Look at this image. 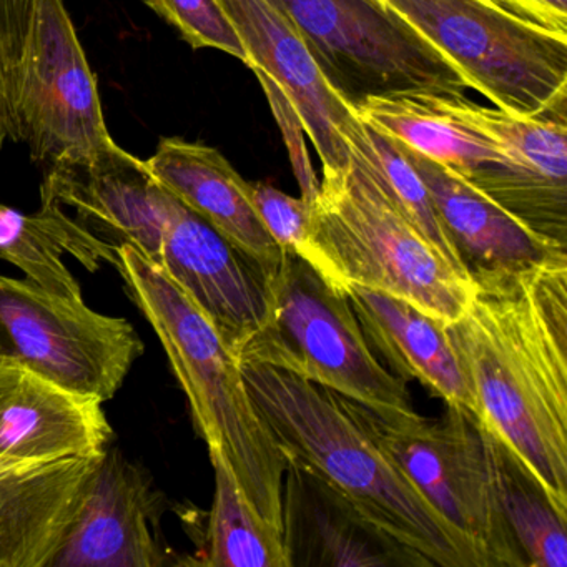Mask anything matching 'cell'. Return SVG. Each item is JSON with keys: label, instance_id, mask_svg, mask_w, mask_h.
Masks as SVG:
<instances>
[{"label": "cell", "instance_id": "obj_1", "mask_svg": "<svg viewBox=\"0 0 567 567\" xmlns=\"http://www.w3.org/2000/svg\"><path fill=\"white\" fill-rule=\"evenodd\" d=\"M446 327L477 417L567 519V255L473 277Z\"/></svg>", "mask_w": 567, "mask_h": 567}, {"label": "cell", "instance_id": "obj_2", "mask_svg": "<svg viewBox=\"0 0 567 567\" xmlns=\"http://www.w3.org/2000/svg\"><path fill=\"white\" fill-rule=\"evenodd\" d=\"M248 393L288 460L333 486L421 566L484 567L374 436L363 408L290 371L240 361Z\"/></svg>", "mask_w": 567, "mask_h": 567}, {"label": "cell", "instance_id": "obj_3", "mask_svg": "<svg viewBox=\"0 0 567 567\" xmlns=\"http://www.w3.org/2000/svg\"><path fill=\"white\" fill-rule=\"evenodd\" d=\"M128 297L161 340L208 453L225 457L258 516L284 536L288 460L248 393L240 361L197 303L132 245L115 248Z\"/></svg>", "mask_w": 567, "mask_h": 567}, {"label": "cell", "instance_id": "obj_4", "mask_svg": "<svg viewBox=\"0 0 567 567\" xmlns=\"http://www.w3.org/2000/svg\"><path fill=\"white\" fill-rule=\"evenodd\" d=\"M350 162L323 171L311 200L305 260L338 290L386 291L451 323L463 315L473 280L447 264L394 204L373 168Z\"/></svg>", "mask_w": 567, "mask_h": 567}, {"label": "cell", "instance_id": "obj_5", "mask_svg": "<svg viewBox=\"0 0 567 567\" xmlns=\"http://www.w3.org/2000/svg\"><path fill=\"white\" fill-rule=\"evenodd\" d=\"M267 288V321L241 344L238 361L290 371L390 423L420 414L406 381L371 350L347 295L307 260L285 250Z\"/></svg>", "mask_w": 567, "mask_h": 567}, {"label": "cell", "instance_id": "obj_6", "mask_svg": "<svg viewBox=\"0 0 567 567\" xmlns=\"http://www.w3.org/2000/svg\"><path fill=\"white\" fill-rule=\"evenodd\" d=\"M496 109L567 117V35L537 28L494 0H386Z\"/></svg>", "mask_w": 567, "mask_h": 567}, {"label": "cell", "instance_id": "obj_7", "mask_svg": "<svg viewBox=\"0 0 567 567\" xmlns=\"http://www.w3.org/2000/svg\"><path fill=\"white\" fill-rule=\"evenodd\" d=\"M446 406L441 420L417 414L400 423L361 408L381 446L470 540L484 567H529L501 506L493 434L473 411Z\"/></svg>", "mask_w": 567, "mask_h": 567}, {"label": "cell", "instance_id": "obj_8", "mask_svg": "<svg viewBox=\"0 0 567 567\" xmlns=\"http://www.w3.org/2000/svg\"><path fill=\"white\" fill-rule=\"evenodd\" d=\"M464 94L373 95L358 117L393 141L440 162L550 240L567 235V187L516 161L464 107Z\"/></svg>", "mask_w": 567, "mask_h": 567}, {"label": "cell", "instance_id": "obj_9", "mask_svg": "<svg viewBox=\"0 0 567 567\" xmlns=\"http://www.w3.org/2000/svg\"><path fill=\"white\" fill-rule=\"evenodd\" d=\"M280 9L328 84L357 107L400 92L464 94L467 79L386 0H270Z\"/></svg>", "mask_w": 567, "mask_h": 567}, {"label": "cell", "instance_id": "obj_10", "mask_svg": "<svg viewBox=\"0 0 567 567\" xmlns=\"http://www.w3.org/2000/svg\"><path fill=\"white\" fill-rule=\"evenodd\" d=\"M142 353L141 337L125 318L97 313L28 278L0 277V358L105 403Z\"/></svg>", "mask_w": 567, "mask_h": 567}, {"label": "cell", "instance_id": "obj_11", "mask_svg": "<svg viewBox=\"0 0 567 567\" xmlns=\"http://www.w3.org/2000/svg\"><path fill=\"white\" fill-rule=\"evenodd\" d=\"M12 107L19 142L44 168L87 161L115 144L64 0H38L12 79Z\"/></svg>", "mask_w": 567, "mask_h": 567}, {"label": "cell", "instance_id": "obj_12", "mask_svg": "<svg viewBox=\"0 0 567 567\" xmlns=\"http://www.w3.org/2000/svg\"><path fill=\"white\" fill-rule=\"evenodd\" d=\"M247 52L248 69L260 79L271 105H287L308 135L321 171L350 162L348 142L361 118L330 84L287 16L270 0H218Z\"/></svg>", "mask_w": 567, "mask_h": 567}, {"label": "cell", "instance_id": "obj_13", "mask_svg": "<svg viewBox=\"0 0 567 567\" xmlns=\"http://www.w3.org/2000/svg\"><path fill=\"white\" fill-rule=\"evenodd\" d=\"M148 260L200 307L235 354L267 321L261 268L174 194Z\"/></svg>", "mask_w": 567, "mask_h": 567}, {"label": "cell", "instance_id": "obj_14", "mask_svg": "<svg viewBox=\"0 0 567 567\" xmlns=\"http://www.w3.org/2000/svg\"><path fill=\"white\" fill-rule=\"evenodd\" d=\"M102 404L0 358V476L104 453L112 427Z\"/></svg>", "mask_w": 567, "mask_h": 567}, {"label": "cell", "instance_id": "obj_15", "mask_svg": "<svg viewBox=\"0 0 567 567\" xmlns=\"http://www.w3.org/2000/svg\"><path fill=\"white\" fill-rule=\"evenodd\" d=\"M161 494L117 450L107 447L51 567H162Z\"/></svg>", "mask_w": 567, "mask_h": 567}, {"label": "cell", "instance_id": "obj_16", "mask_svg": "<svg viewBox=\"0 0 567 567\" xmlns=\"http://www.w3.org/2000/svg\"><path fill=\"white\" fill-rule=\"evenodd\" d=\"M396 144L426 185L437 217L471 278L513 274L566 255L564 245L527 227L440 162Z\"/></svg>", "mask_w": 567, "mask_h": 567}, {"label": "cell", "instance_id": "obj_17", "mask_svg": "<svg viewBox=\"0 0 567 567\" xmlns=\"http://www.w3.org/2000/svg\"><path fill=\"white\" fill-rule=\"evenodd\" d=\"M284 544L290 567L421 566L295 460L284 476Z\"/></svg>", "mask_w": 567, "mask_h": 567}, {"label": "cell", "instance_id": "obj_18", "mask_svg": "<svg viewBox=\"0 0 567 567\" xmlns=\"http://www.w3.org/2000/svg\"><path fill=\"white\" fill-rule=\"evenodd\" d=\"M145 165L158 184L251 258L265 278L271 277L285 250L261 221L251 184L217 148L181 137L162 138Z\"/></svg>", "mask_w": 567, "mask_h": 567}, {"label": "cell", "instance_id": "obj_19", "mask_svg": "<svg viewBox=\"0 0 567 567\" xmlns=\"http://www.w3.org/2000/svg\"><path fill=\"white\" fill-rule=\"evenodd\" d=\"M350 300L361 330L401 380H416L446 404L473 411L477 404L461 367L446 321L386 291L350 285Z\"/></svg>", "mask_w": 567, "mask_h": 567}, {"label": "cell", "instance_id": "obj_20", "mask_svg": "<svg viewBox=\"0 0 567 567\" xmlns=\"http://www.w3.org/2000/svg\"><path fill=\"white\" fill-rule=\"evenodd\" d=\"M102 454L0 476V567H51Z\"/></svg>", "mask_w": 567, "mask_h": 567}, {"label": "cell", "instance_id": "obj_21", "mask_svg": "<svg viewBox=\"0 0 567 567\" xmlns=\"http://www.w3.org/2000/svg\"><path fill=\"white\" fill-rule=\"evenodd\" d=\"M64 255H71L89 271L117 260L112 245L85 230L59 205L42 204L41 210L28 215L0 204V258L44 290L84 300L81 285L62 261Z\"/></svg>", "mask_w": 567, "mask_h": 567}, {"label": "cell", "instance_id": "obj_22", "mask_svg": "<svg viewBox=\"0 0 567 567\" xmlns=\"http://www.w3.org/2000/svg\"><path fill=\"white\" fill-rule=\"evenodd\" d=\"M215 471L214 504L200 559L210 567H290L284 536L268 526L248 503L221 454L212 451Z\"/></svg>", "mask_w": 567, "mask_h": 567}, {"label": "cell", "instance_id": "obj_23", "mask_svg": "<svg viewBox=\"0 0 567 567\" xmlns=\"http://www.w3.org/2000/svg\"><path fill=\"white\" fill-rule=\"evenodd\" d=\"M493 450L501 506L527 566L566 567L567 519L557 514L539 484L496 437Z\"/></svg>", "mask_w": 567, "mask_h": 567}, {"label": "cell", "instance_id": "obj_24", "mask_svg": "<svg viewBox=\"0 0 567 567\" xmlns=\"http://www.w3.org/2000/svg\"><path fill=\"white\" fill-rule=\"evenodd\" d=\"M348 145L350 151L357 152L373 168L374 174L386 188L388 195L430 241L431 247L461 275L471 278L437 217L426 185L404 157L396 142L361 121L360 131L353 135Z\"/></svg>", "mask_w": 567, "mask_h": 567}, {"label": "cell", "instance_id": "obj_25", "mask_svg": "<svg viewBox=\"0 0 567 567\" xmlns=\"http://www.w3.org/2000/svg\"><path fill=\"white\" fill-rule=\"evenodd\" d=\"M464 107L516 161L553 184L567 187V117H519L499 109L481 107L467 97Z\"/></svg>", "mask_w": 567, "mask_h": 567}, {"label": "cell", "instance_id": "obj_26", "mask_svg": "<svg viewBox=\"0 0 567 567\" xmlns=\"http://www.w3.org/2000/svg\"><path fill=\"white\" fill-rule=\"evenodd\" d=\"M192 49H217L247 64L241 39L218 0H142Z\"/></svg>", "mask_w": 567, "mask_h": 567}, {"label": "cell", "instance_id": "obj_27", "mask_svg": "<svg viewBox=\"0 0 567 567\" xmlns=\"http://www.w3.org/2000/svg\"><path fill=\"white\" fill-rule=\"evenodd\" d=\"M251 200L268 234L284 250L307 258L310 250L311 204L295 198L274 185L251 184Z\"/></svg>", "mask_w": 567, "mask_h": 567}, {"label": "cell", "instance_id": "obj_28", "mask_svg": "<svg viewBox=\"0 0 567 567\" xmlns=\"http://www.w3.org/2000/svg\"><path fill=\"white\" fill-rule=\"evenodd\" d=\"M38 0H0V59L12 92V79L24 54Z\"/></svg>", "mask_w": 567, "mask_h": 567}, {"label": "cell", "instance_id": "obj_29", "mask_svg": "<svg viewBox=\"0 0 567 567\" xmlns=\"http://www.w3.org/2000/svg\"><path fill=\"white\" fill-rule=\"evenodd\" d=\"M494 2L537 28L567 35V0H494Z\"/></svg>", "mask_w": 567, "mask_h": 567}, {"label": "cell", "instance_id": "obj_30", "mask_svg": "<svg viewBox=\"0 0 567 567\" xmlns=\"http://www.w3.org/2000/svg\"><path fill=\"white\" fill-rule=\"evenodd\" d=\"M8 142H19V128L12 107L11 84L0 59V148Z\"/></svg>", "mask_w": 567, "mask_h": 567}]
</instances>
